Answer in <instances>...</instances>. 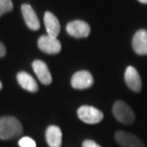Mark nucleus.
<instances>
[{
	"mask_svg": "<svg viewBox=\"0 0 147 147\" xmlns=\"http://www.w3.org/2000/svg\"><path fill=\"white\" fill-rule=\"evenodd\" d=\"M22 133L20 121L14 117L0 118V139L9 140L19 136Z\"/></svg>",
	"mask_w": 147,
	"mask_h": 147,
	"instance_id": "nucleus-1",
	"label": "nucleus"
},
{
	"mask_svg": "<svg viewBox=\"0 0 147 147\" xmlns=\"http://www.w3.org/2000/svg\"><path fill=\"white\" fill-rule=\"evenodd\" d=\"M113 114L115 118L121 123L132 124L135 121V114L132 108L122 101H117L114 104Z\"/></svg>",
	"mask_w": 147,
	"mask_h": 147,
	"instance_id": "nucleus-2",
	"label": "nucleus"
},
{
	"mask_svg": "<svg viewBox=\"0 0 147 147\" xmlns=\"http://www.w3.org/2000/svg\"><path fill=\"white\" fill-rule=\"evenodd\" d=\"M77 116L81 121L88 124H96L102 121L103 113L98 108L90 105H82L77 109Z\"/></svg>",
	"mask_w": 147,
	"mask_h": 147,
	"instance_id": "nucleus-3",
	"label": "nucleus"
},
{
	"mask_svg": "<svg viewBox=\"0 0 147 147\" xmlns=\"http://www.w3.org/2000/svg\"><path fill=\"white\" fill-rule=\"evenodd\" d=\"M115 138L121 147H144V143L139 138L126 131H117Z\"/></svg>",
	"mask_w": 147,
	"mask_h": 147,
	"instance_id": "nucleus-4",
	"label": "nucleus"
},
{
	"mask_svg": "<svg viewBox=\"0 0 147 147\" xmlns=\"http://www.w3.org/2000/svg\"><path fill=\"white\" fill-rule=\"evenodd\" d=\"M37 45L40 51L48 54H57L61 51V44L58 41L57 38L47 35L40 36L37 41Z\"/></svg>",
	"mask_w": 147,
	"mask_h": 147,
	"instance_id": "nucleus-5",
	"label": "nucleus"
},
{
	"mask_svg": "<svg viewBox=\"0 0 147 147\" xmlns=\"http://www.w3.org/2000/svg\"><path fill=\"white\" fill-rule=\"evenodd\" d=\"M71 84L76 89H86L94 84V78L89 71L80 70L73 75Z\"/></svg>",
	"mask_w": 147,
	"mask_h": 147,
	"instance_id": "nucleus-6",
	"label": "nucleus"
},
{
	"mask_svg": "<svg viewBox=\"0 0 147 147\" xmlns=\"http://www.w3.org/2000/svg\"><path fill=\"white\" fill-rule=\"evenodd\" d=\"M67 32L76 38H85L90 34V26L82 20H74L67 24Z\"/></svg>",
	"mask_w": 147,
	"mask_h": 147,
	"instance_id": "nucleus-7",
	"label": "nucleus"
},
{
	"mask_svg": "<svg viewBox=\"0 0 147 147\" xmlns=\"http://www.w3.org/2000/svg\"><path fill=\"white\" fill-rule=\"evenodd\" d=\"M124 80L128 87L134 92L139 93L142 90V79L137 70L132 65L127 67L124 73Z\"/></svg>",
	"mask_w": 147,
	"mask_h": 147,
	"instance_id": "nucleus-8",
	"label": "nucleus"
},
{
	"mask_svg": "<svg viewBox=\"0 0 147 147\" xmlns=\"http://www.w3.org/2000/svg\"><path fill=\"white\" fill-rule=\"evenodd\" d=\"M132 46L137 54L147 55V30H137L133 37Z\"/></svg>",
	"mask_w": 147,
	"mask_h": 147,
	"instance_id": "nucleus-9",
	"label": "nucleus"
},
{
	"mask_svg": "<svg viewBox=\"0 0 147 147\" xmlns=\"http://www.w3.org/2000/svg\"><path fill=\"white\" fill-rule=\"evenodd\" d=\"M21 12H22L25 23L28 28L33 30H37L40 28V23L36 11L33 10L29 4H23L21 6Z\"/></svg>",
	"mask_w": 147,
	"mask_h": 147,
	"instance_id": "nucleus-10",
	"label": "nucleus"
},
{
	"mask_svg": "<svg viewBox=\"0 0 147 147\" xmlns=\"http://www.w3.org/2000/svg\"><path fill=\"white\" fill-rule=\"evenodd\" d=\"M33 69L38 78V80L43 84H50L52 83V75L47 65L43 61L36 60L33 62Z\"/></svg>",
	"mask_w": 147,
	"mask_h": 147,
	"instance_id": "nucleus-11",
	"label": "nucleus"
},
{
	"mask_svg": "<svg viewBox=\"0 0 147 147\" xmlns=\"http://www.w3.org/2000/svg\"><path fill=\"white\" fill-rule=\"evenodd\" d=\"M44 24L48 35L57 38L60 32V24L55 15L50 11H46L44 14Z\"/></svg>",
	"mask_w": 147,
	"mask_h": 147,
	"instance_id": "nucleus-12",
	"label": "nucleus"
},
{
	"mask_svg": "<svg viewBox=\"0 0 147 147\" xmlns=\"http://www.w3.org/2000/svg\"><path fill=\"white\" fill-rule=\"evenodd\" d=\"M46 140L50 147H60L62 143V132L58 126L51 125L46 130Z\"/></svg>",
	"mask_w": 147,
	"mask_h": 147,
	"instance_id": "nucleus-13",
	"label": "nucleus"
},
{
	"mask_svg": "<svg viewBox=\"0 0 147 147\" xmlns=\"http://www.w3.org/2000/svg\"><path fill=\"white\" fill-rule=\"evenodd\" d=\"M17 82L20 84L22 88L26 89L27 91L30 92H36L38 91V86L36 80L31 76L29 73L25 72V71H21L17 74Z\"/></svg>",
	"mask_w": 147,
	"mask_h": 147,
	"instance_id": "nucleus-14",
	"label": "nucleus"
},
{
	"mask_svg": "<svg viewBox=\"0 0 147 147\" xmlns=\"http://www.w3.org/2000/svg\"><path fill=\"white\" fill-rule=\"evenodd\" d=\"M12 0H0V16L12 10Z\"/></svg>",
	"mask_w": 147,
	"mask_h": 147,
	"instance_id": "nucleus-15",
	"label": "nucleus"
},
{
	"mask_svg": "<svg viewBox=\"0 0 147 147\" xmlns=\"http://www.w3.org/2000/svg\"><path fill=\"white\" fill-rule=\"evenodd\" d=\"M18 144H19L20 147H36V142L29 137L21 138L19 142H18Z\"/></svg>",
	"mask_w": 147,
	"mask_h": 147,
	"instance_id": "nucleus-16",
	"label": "nucleus"
},
{
	"mask_svg": "<svg viewBox=\"0 0 147 147\" xmlns=\"http://www.w3.org/2000/svg\"><path fill=\"white\" fill-rule=\"evenodd\" d=\"M82 147H101L99 144H98L96 142L92 140H86L82 143Z\"/></svg>",
	"mask_w": 147,
	"mask_h": 147,
	"instance_id": "nucleus-17",
	"label": "nucleus"
},
{
	"mask_svg": "<svg viewBox=\"0 0 147 147\" xmlns=\"http://www.w3.org/2000/svg\"><path fill=\"white\" fill-rule=\"evenodd\" d=\"M6 54V48L3 44L0 42V57H3Z\"/></svg>",
	"mask_w": 147,
	"mask_h": 147,
	"instance_id": "nucleus-18",
	"label": "nucleus"
},
{
	"mask_svg": "<svg viewBox=\"0 0 147 147\" xmlns=\"http://www.w3.org/2000/svg\"><path fill=\"white\" fill-rule=\"evenodd\" d=\"M140 3H143V4H147V0H139Z\"/></svg>",
	"mask_w": 147,
	"mask_h": 147,
	"instance_id": "nucleus-19",
	"label": "nucleus"
},
{
	"mask_svg": "<svg viewBox=\"0 0 147 147\" xmlns=\"http://www.w3.org/2000/svg\"><path fill=\"white\" fill-rule=\"evenodd\" d=\"M0 89H2V83H1V81H0Z\"/></svg>",
	"mask_w": 147,
	"mask_h": 147,
	"instance_id": "nucleus-20",
	"label": "nucleus"
}]
</instances>
